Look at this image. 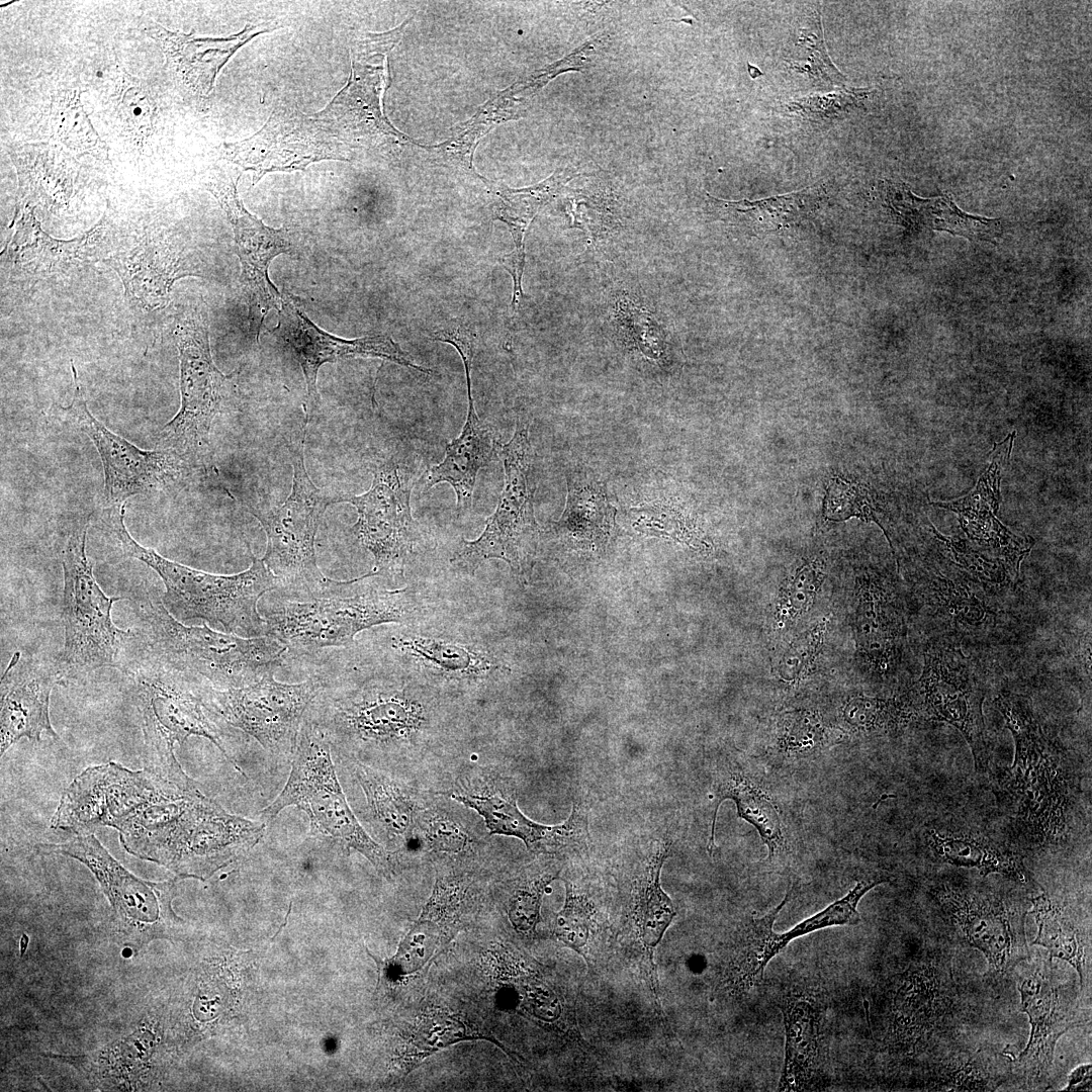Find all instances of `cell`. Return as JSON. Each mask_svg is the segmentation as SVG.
Here are the masks:
<instances>
[{
    "label": "cell",
    "mask_w": 1092,
    "mask_h": 1092,
    "mask_svg": "<svg viewBox=\"0 0 1092 1092\" xmlns=\"http://www.w3.org/2000/svg\"><path fill=\"white\" fill-rule=\"evenodd\" d=\"M113 828L128 853L204 881L257 845L266 823L229 813L197 783L161 780Z\"/></svg>",
    "instance_id": "1"
},
{
    "label": "cell",
    "mask_w": 1092,
    "mask_h": 1092,
    "mask_svg": "<svg viewBox=\"0 0 1092 1092\" xmlns=\"http://www.w3.org/2000/svg\"><path fill=\"white\" fill-rule=\"evenodd\" d=\"M994 705L1015 743L1013 764L999 780L1015 827L1035 845L1063 840L1070 832L1080 784L1070 758L1046 733L1027 698L1005 692Z\"/></svg>",
    "instance_id": "2"
},
{
    "label": "cell",
    "mask_w": 1092,
    "mask_h": 1092,
    "mask_svg": "<svg viewBox=\"0 0 1092 1092\" xmlns=\"http://www.w3.org/2000/svg\"><path fill=\"white\" fill-rule=\"evenodd\" d=\"M126 505L109 507L103 524L125 556L151 567L165 586L162 602L179 621L203 620L225 632L246 637L265 636L259 601L277 589V578L262 559L251 553V566L237 574H213L170 560L135 541L124 524Z\"/></svg>",
    "instance_id": "3"
},
{
    "label": "cell",
    "mask_w": 1092,
    "mask_h": 1092,
    "mask_svg": "<svg viewBox=\"0 0 1092 1092\" xmlns=\"http://www.w3.org/2000/svg\"><path fill=\"white\" fill-rule=\"evenodd\" d=\"M364 574L334 580L312 599H286L264 612L265 635L287 646L286 662L331 648L349 647L362 631L412 621L416 604L410 587L380 588Z\"/></svg>",
    "instance_id": "4"
},
{
    "label": "cell",
    "mask_w": 1092,
    "mask_h": 1092,
    "mask_svg": "<svg viewBox=\"0 0 1092 1092\" xmlns=\"http://www.w3.org/2000/svg\"><path fill=\"white\" fill-rule=\"evenodd\" d=\"M126 673L142 716L148 770L180 785L195 783L175 756V745H182L190 736L208 739L233 763L225 748L223 721L205 707L195 677L152 653L130 664Z\"/></svg>",
    "instance_id": "5"
},
{
    "label": "cell",
    "mask_w": 1092,
    "mask_h": 1092,
    "mask_svg": "<svg viewBox=\"0 0 1092 1092\" xmlns=\"http://www.w3.org/2000/svg\"><path fill=\"white\" fill-rule=\"evenodd\" d=\"M141 611L150 631V652L214 688L249 686L286 662L287 646L271 636L243 637L207 625L187 626L161 599L151 597Z\"/></svg>",
    "instance_id": "6"
},
{
    "label": "cell",
    "mask_w": 1092,
    "mask_h": 1092,
    "mask_svg": "<svg viewBox=\"0 0 1092 1092\" xmlns=\"http://www.w3.org/2000/svg\"><path fill=\"white\" fill-rule=\"evenodd\" d=\"M304 812L312 830L365 856L386 877L394 871V854L378 843L360 824L337 776L332 747L320 727L306 715L291 755V770L279 795L260 812L273 821L287 807Z\"/></svg>",
    "instance_id": "7"
},
{
    "label": "cell",
    "mask_w": 1092,
    "mask_h": 1092,
    "mask_svg": "<svg viewBox=\"0 0 1092 1092\" xmlns=\"http://www.w3.org/2000/svg\"><path fill=\"white\" fill-rule=\"evenodd\" d=\"M307 423L301 437L289 443L293 475L285 502L247 505V511L258 520L267 536L266 552L261 559L277 578V589L296 601L312 599L331 581L317 566L314 542L327 508L337 503L339 494L318 488L307 473L304 462Z\"/></svg>",
    "instance_id": "8"
},
{
    "label": "cell",
    "mask_w": 1092,
    "mask_h": 1092,
    "mask_svg": "<svg viewBox=\"0 0 1092 1092\" xmlns=\"http://www.w3.org/2000/svg\"><path fill=\"white\" fill-rule=\"evenodd\" d=\"M173 336L180 362V407L160 433V448L174 451L192 472L212 466L213 420L236 398L234 374H223L210 351L207 313L195 305L178 315Z\"/></svg>",
    "instance_id": "9"
},
{
    "label": "cell",
    "mask_w": 1092,
    "mask_h": 1092,
    "mask_svg": "<svg viewBox=\"0 0 1092 1092\" xmlns=\"http://www.w3.org/2000/svg\"><path fill=\"white\" fill-rule=\"evenodd\" d=\"M88 527L86 522L75 530L62 551L65 640L57 664L64 676L117 666L120 651L134 636L112 621V606L123 598L108 597L99 586L86 552Z\"/></svg>",
    "instance_id": "10"
},
{
    "label": "cell",
    "mask_w": 1092,
    "mask_h": 1092,
    "mask_svg": "<svg viewBox=\"0 0 1092 1092\" xmlns=\"http://www.w3.org/2000/svg\"><path fill=\"white\" fill-rule=\"evenodd\" d=\"M497 455L504 465L505 484L495 511L487 518L481 535L472 541L462 539L450 559L451 564L470 574L489 559L503 560L515 573L522 574L530 568L536 548V484L527 419H518L512 439L498 445Z\"/></svg>",
    "instance_id": "11"
},
{
    "label": "cell",
    "mask_w": 1092,
    "mask_h": 1092,
    "mask_svg": "<svg viewBox=\"0 0 1092 1092\" xmlns=\"http://www.w3.org/2000/svg\"><path fill=\"white\" fill-rule=\"evenodd\" d=\"M197 681L209 711L277 755H292L304 716L323 689L322 679L312 673L296 684L279 682L271 673L249 686L230 689Z\"/></svg>",
    "instance_id": "12"
},
{
    "label": "cell",
    "mask_w": 1092,
    "mask_h": 1092,
    "mask_svg": "<svg viewBox=\"0 0 1092 1092\" xmlns=\"http://www.w3.org/2000/svg\"><path fill=\"white\" fill-rule=\"evenodd\" d=\"M373 475L366 492L339 493L337 504H350L357 511L353 532L374 558L373 568L366 574L395 580L402 578L418 538L411 509L414 476L406 465L394 459L377 466Z\"/></svg>",
    "instance_id": "13"
},
{
    "label": "cell",
    "mask_w": 1092,
    "mask_h": 1092,
    "mask_svg": "<svg viewBox=\"0 0 1092 1092\" xmlns=\"http://www.w3.org/2000/svg\"><path fill=\"white\" fill-rule=\"evenodd\" d=\"M71 368L74 393L71 403L61 406V411L91 440L99 454L107 507L126 505L134 495L161 490L192 473L174 451L141 449L97 420L88 408L73 363Z\"/></svg>",
    "instance_id": "14"
},
{
    "label": "cell",
    "mask_w": 1092,
    "mask_h": 1092,
    "mask_svg": "<svg viewBox=\"0 0 1092 1092\" xmlns=\"http://www.w3.org/2000/svg\"><path fill=\"white\" fill-rule=\"evenodd\" d=\"M390 49L370 35L352 50L351 74L346 86L312 117L331 136L353 148H378L404 142L384 116L382 96L388 86L386 53Z\"/></svg>",
    "instance_id": "15"
},
{
    "label": "cell",
    "mask_w": 1092,
    "mask_h": 1092,
    "mask_svg": "<svg viewBox=\"0 0 1092 1092\" xmlns=\"http://www.w3.org/2000/svg\"><path fill=\"white\" fill-rule=\"evenodd\" d=\"M918 679L920 710L929 720L957 728L968 742L978 772L988 769L990 750L983 715L985 688L975 664L948 642H930Z\"/></svg>",
    "instance_id": "16"
},
{
    "label": "cell",
    "mask_w": 1092,
    "mask_h": 1092,
    "mask_svg": "<svg viewBox=\"0 0 1092 1092\" xmlns=\"http://www.w3.org/2000/svg\"><path fill=\"white\" fill-rule=\"evenodd\" d=\"M238 180L239 175L216 169L207 175L204 186L233 229L241 264V288L250 327L258 340L267 313L278 311L282 305V294L269 278V266L277 256L291 252L292 242L287 229L268 226L245 207L237 190Z\"/></svg>",
    "instance_id": "17"
},
{
    "label": "cell",
    "mask_w": 1092,
    "mask_h": 1092,
    "mask_svg": "<svg viewBox=\"0 0 1092 1092\" xmlns=\"http://www.w3.org/2000/svg\"><path fill=\"white\" fill-rule=\"evenodd\" d=\"M351 149L298 110L276 109L249 138L218 147L222 159L253 173V184L272 172L304 170L325 160H348Z\"/></svg>",
    "instance_id": "18"
},
{
    "label": "cell",
    "mask_w": 1092,
    "mask_h": 1092,
    "mask_svg": "<svg viewBox=\"0 0 1092 1092\" xmlns=\"http://www.w3.org/2000/svg\"><path fill=\"white\" fill-rule=\"evenodd\" d=\"M449 796L477 812L490 834L516 837L532 852L552 854L586 845L587 814L581 804L574 803L561 824H540L520 810L515 788L492 775L459 780Z\"/></svg>",
    "instance_id": "19"
},
{
    "label": "cell",
    "mask_w": 1092,
    "mask_h": 1092,
    "mask_svg": "<svg viewBox=\"0 0 1092 1092\" xmlns=\"http://www.w3.org/2000/svg\"><path fill=\"white\" fill-rule=\"evenodd\" d=\"M39 847L42 851L70 856L85 864L125 927L138 932H159L177 918L171 907L174 882L153 883L133 876L93 833L77 835L60 844L41 843Z\"/></svg>",
    "instance_id": "20"
},
{
    "label": "cell",
    "mask_w": 1092,
    "mask_h": 1092,
    "mask_svg": "<svg viewBox=\"0 0 1092 1092\" xmlns=\"http://www.w3.org/2000/svg\"><path fill=\"white\" fill-rule=\"evenodd\" d=\"M932 895L967 942L982 951L996 972L1006 973L1029 958L1026 912L1007 898L949 885L932 889Z\"/></svg>",
    "instance_id": "21"
},
{
    "label": "cell",
    "mask_w": 1092,
    "mask_h": 1092,
    "mask_svg": "<svg viewBox=\"0 0 1092 1092\" xmlns=\"http://www.w3.org/2000/svg\"><path fill=\"white\" fill-rule=\"evenodd\" d=\"M271 333L298 362L311 408L320 402L316 379L325 363L354 357L378 358L428 375L432 373V370L416 364L389 336L374 335L348 340L323 331L286 290L282 294L277 325Z\"/></svg>",
    "instance_id": "22"
},
{
    "label": "cell",
    "mask_w": 1092,
    "mask_h": 1092,
    "mask_svg": "<svg viewBox=\"0 0 1092 1092\" xmlns=\"http://www.w3.org/2000/svg\"><path fill=\"white\" fill-rule=\"evenodd\" d=\"M1018 991L1031 1029L1023 1051L1009 1057L1015 1072L1031 1082L1042 1081L1049 1077L1059 1038L1090 1020L1080 1007L1075 988L1056 983L1050 966L1039 967L1024 977L1018 983Z\"/></svg>",
    "instance_id": "23"
},
{
    "label": "cell",
    "mask_w": 1092,
    "mask_h": 1092,
    "mask_svg": "<svg viewBox=\"0 0 1092 1092\" xmlns=\"http://www.w3.org/2000/svg\"><path fill=\"white\" fill-rule=\"evenodd\" d=\"M104 262L119 275L127 297L149 309L167 303L176 280L203 276L190 249L159 232H141L120 240Z\"/></svg>",
    "instance_id": "24"
},
{
    "label": "cell",
    "mask_w": 1092,
    "mask_h": 1092,
    "mask_svg": "<svg viewBox=\"0 0 1092 1092\" xmlns=\"http://www.w3.org/2000/svg\"><path fill=\"white\" fill-rule=\"evenodd\" d=\"M17 218L2 259L10 271L20 277H52L104 261L114 244L103 221L80 237L59 240L41 230L32 207L22 208Z\"/></svg>",
    "instance_id": "25"
},
{
    "label": "cell",
    "mask_w": 1092,
    "mask_h": 1092,
    "mask_svg": "<svg viewBox=\"0 0 1092 1092\" xmlns=\"http://www.w3.org/2000/svg\"><path fill=\"white\" fill-rule=\"evenodd\" d=\"M58 664L16 651L1 676L0 753L25 737L39 741L42 733L57 738L50 719L53 688L63 681Z\"/></svg>",
    "instance_id": "26"
},
{
    "label": "cell",
    "mask_w": 1092,
    "mask_h": 1092,
    "mask_svg": "<svg viewBox=\"0 0 1092 1092\" xmlns=\"http://www.w3.org/2000/svg\"><path fill=\"white\" fill-rule=\"evenodd\" d=\"M470 880L464 876L439 878L419 918L385 962L386 979L396 982L430 964L453 939L469 900Z\"/></svg>",
    "instance_id": "27"
},
{
    "label": "cell",
    "mask_w": 1092,
    "mask_h": 1092,
    "mask_svg": "<svg viewBox=\"0 0 1092 1092\" xmlns=\"http://www.w3.org/2000/svg\"><path fill=\"white\" fill-rule=\"evenodd\" d=\"M272 21L247 24L241 31L220 37L199 36L169 30L150 21L145 31L163 51L168 67L179 84L197 97H207L222 67L255 36L277 29Z\"/></svg>",
    "instance_id": "28"
},
{
    "label": "cell",
    "mask_w": 1092,
    "mask_h": 1092,
    "mask_svg": "<svg viewBox=\"0 0 1092 1092\" xmlns=\"http://www.w3.org/2000/svg\"><path fill=\"white\" fill-rule=\"evenodd\" d=\"M785 1026V1060L778 1089L799 1091L810 1087L824 1063L826 1008L818 995L792 990L779 1002Z\"/></svg>",
    "instance_id": "29"
},
{
    "label": "cell",
    "mask_w": 1092,
    "mask_h": 1092,
    "mask_svg": "<svg viewBox=\"0 0 1092 1092\" xmlns=\"http://www.w3.org/2000/svg\"><path fill=\"white\" fill-rule=\"evenodd\" d=\"M339 758L362 791L367 821L374 831L389 845H405L415 833L420 810L415 791L385 771Z\"/></svg>",
    "instance_id": "30"
},
{
    "label": "cell",
    "mask_w": 1092,
    "mask_h": 1092,
    "mask_svg": "<svg viewBox=\"0 0 1092 1092\" xmlns=\"http://www.w3.org/2000/svg\"><path fill=\"white\" fill-rule=\"evenodd\" d=\"M498 445L491 429L477 415L473 399L468 400L462 431L447 444L443 461L429 469L427 489L446 482L455 491L458 514L469 510L477 474L497 454Z\"/></svg>",
    "instance_id": "31"
},
{
    "label": "cell",
    "mask_w": 1092,
    "mask_h": 1092,
    "mask_svg": "<svg viewBox=\"0 0 1092 1092\" xmlns=\"http://www.w3.org/2000/svg\"><path fill=\"white\" fill-rule=\"evenodd\" d=\"M855 627L859 650L870 667L882 674L894 670L903 622L893 594L874 579L858 583Z\"/></svg>",
    "instance_id": "32"
},
{
    "label": "cell",
    "mask_w": 1092,
    "mask_h": 1092,
    "mask_svg": "<svg viewBox=\"0 0 1092 1092\" xmlns=\"http://www.w3.org/2000/svg\"><path fill=\"white\" fill-rule=\"evenodd\" d=\"M886 201L908 229L946 231L970 240L992 241L1002 233L1000 220L968 214L949 196L921 198L904 183L885 182Z\"/></svg>",
    "instance_id": "33"
},
{
    "label": "cell",
    "mask_w": 1092,
    "mask_h": 1092,
    "mask_svg": "<svg viewBox=\"0 0 1092 1092\" xmlns=\"http://www.w3.org/2000/svg\"><path fill=\"white\" fill-rule=\"evenodd\" d=\"M385 647L395 658L419 663L444 678L478 679L502 668L491 655L476 647L411 632L391 633Z\"/></svg>",
    "instance_id": "34"
},
{
    "label": "cell",
    "mask_w": 1092,
    "mask_h": 1092,
    "mask_svg": "<svg viewBox=\"0 0 1092 1092\" xmlns=\"http://www.w3.org/2000/svg\"><path fill=\"white\" fill-rule=\"evenodd\" d=\"M651 845L637 882L633 917L644 951L651 989L660 1008L654 952L676 912L660 884L661 869L670 854L671 842L659 839Z\"/></svg>",
    "instance_id": "35"
},
{
    "label": "cell",
    "mask_w": 1092,
    "mask_h": 1092,
    "mask_svg": "<svg viewBox=\"0 0 1092 1092\" xmlns=\"http://www.w3.org/2000/svg\"><path fill=\"white\" fill-rule=\"evenodd\" d=\"M926 841L934 856L950 866L974 869L984 877L999 874L1019 883L1030 880L1017 851L981 832L933 828Z\"/></svg>",
    "instance_id": "36"
},
{
    "label": "cell",
    "mask_w": 1092,
    "mask_h": 1092,
    "mask_svg": "<svg viewBox=\"0 0 1092 1092\" xmlns=\"http://www.w3.org/2000/svg\"><path fill=\"white\" fill-rule=\"evenodd\" d=\"M796 891L794 885L774 909L761 917L747 919L739 927L724 975V982L731 992L745 993L759 985L767 964L785 948L781 933L775 931L774 925Z\"/></svg>",
    "instance_id": "37"
},
{
    "label": "cell",
    "mask_w": 1092,
    "mask_h": 1092,
    "mask_svg": "<svg viewBox=\"0 0 1092 1092\" xmlns=\"http://www.w3.org/2000/svg\"><path fill=\"white\" fill-rule=\"evenodd\" d=\"M566 480V504L555 524L557 531L575 542L600 546L608 538L615 513L604 484L582 469L570 471Z\"/></svg>",
    "instance_id": "38"
},
{
    "label": "cell",
    "mask_w": 1092,
    "mask_h": 1092,
    "mask_svg": "<svg viewBox=\"0 0 1092 1092\" xmlns=\"http://www.w3.org/2000/svg\"><path fill=\"white\" fill-rule=\"evenodd\" d=\"M822 195L823 190L818 186L754 201H726L709 194L708 197L722 219L755 232H772L809 217L818 208Z\"/></svg>",
    "instance_id": "39"
},
{
    "label": "cell",
    "mask_w": 1092,
    "mask_h": 1092,
    "mask_svg": "<svg viewBox=\"0 0 1092 1092\" xmlns=\"http://www.w3.org/2000/svg\"><path fill=\"white\" fill-rule=\"evenodd\" d=\"M489 1040L506 1052L505 1046L488 1031L460 1013L443 1007H431L424 1011L411 1028L402 1052L406 1073L419 1066L429 1056L463 1040Z\"/></svg>",
    "instance_id": "40"
},
{
    "label": "cell",
    "mask_w": 1092,
    "mask_h": 1092,
    "mask_svg": "<svg viewBox=\"0 0 1092 1092\" xmlns=\"http://www.w3.org/2000/svg\"><path fill=\"white\" fill-rule=\"evenodd\" d=\"M717 798L708 843L710 854L715 849V823L718 809L720 804L727 799L734 802L737 816L756 829L762 843L767 847L769 857L782 848L784 833L778 809L770 797L747 776L741 772H731L726 776L718 785Z\"/></svg>",
    "instance_id": "41"
},
{
    "label": "cell",
    "mask_w": 1092,
    "mask_h": 1092,
    "mask_svg": "<svg viewBox=\"0 0 1092 1092\" xmlns=\"http://www.w3.org/2000/svg\"><path fill=\"white\" fill-rule=\"evenodd\" d=\"M909 969L903 974L904 984L899 987L893 1007V1032L900 1043L915 1044L932 1027L936 1019L935 985L933 969ZM935 971V970H934ZM919 1041V1040H918Z\"/></svg>",
    "instance_id": "42"
},
{
    "label": "cell",
    "mask_w": 1092,
    "mask_h": 1092,
    "mask_svg": "<svg viewBox=\"0 0 1092 1092\" xmlns=\"http://www.w3.org/2000/svg\"><path fill=\"white\" fill-rule=\"evenodd\" d=\"M1031 914L1037 924V935L1032 945L1048 949L1049 959H1061L1070 964L1080 977L1084 987L1085 948L1082 933L1066 910L1046 893L1031 898Z\"/></svg>",
    "instance_id": "43"
},
{
    "label": "cell",
    "mask_w": 1092,
    "mask_h": 1092,
    "mask_svg": "<svg viewBox=\"0 0 1092 1092\" xmlns=\"http://www.w3.org/2000/svg\"><path fill=\"white\" fill-rule=\"evenodd\" d=\"M914 717L913 708L901 700L864 695L850 697L840 711L845 727L863 735L898 731Z\"/></svg>",
    "instance_id": "44"
},
{
    "label": "cell",
    "mask_w": 1092,
    "mask_h": 1092,
    "mask_svg": "<svg viewBox=\"0 0 1092 1092\" xmlns=\"http://www.w3.org/2000/svg\"><path fill=\"white\" fill-rule=\"evenodd\" d=\"M927 590L934 611L959 630L981 631L991 623L987 602L968 584L946 577H932Z\"/></svg>",
    "instance_id": "45"
},
{
    "label": "cell",
    "mask_w": 1092,
    "mask_h": 1092,
    "mask_svg": "<svg viewBox=\"0 0 1092 1092\" xmlns=\"http://www.w3.org/2000/svg\"><path fill=\"white\" fill-rule=\"evenodd\" d=\"M560 870L545 868L522 876L508 900V917L521 933L532 934L541 920V905L548 886L558 878Z\"/></svg>",
    "instance_id": "46"
},
{
    "label": "cell",
    "mask_w": 1092,
    "mask_h": 1092,
    "mask_svg": "<svg viewBox=\"0 0 1092 1092\" xmlns=\"http://www.w3.org/2000/svg\"><path fill=\"white\" fill-rule=\"evenodd\" d=\"M888 882L885 877L862 879L840 899L832 902L823 910L796 924L790 930L781 933L785 947L793 939L832 926L855 925L860 921L857 905L861 898L876 886Z\"/></svg>",
    "instance_id": "47"
},
{
    "label": "cell",
    "mask_w": 1092,
    "mask_h": 1092,
    "mask_svg": "<svg viewBox=\"0 0 1092 1092\" xmlns=\"http://www.w3.org/2000/svg\"><path fill=\"white\" fill-rule=\"evenodd\" d=\"M564 904L555 916L553 933L558 940L586 960L583 948L589 937L596 908L588 895L573 883L564 880Z\"/></svg>",
    "instance_id": "48"
},
{
    "label": "cell",
    "mask_w": 1092,
    "mask_h": 1092,
    "mask_svg": "<svg viewBox=\"0 0 1092 1092\" xmlns=\"http://www.w3.org/2000/svg\"><path fill=\"white\" fill-rule=\"evenodd\" d=\"M827 740V731L820 715L811 710L785 713L779 722L778 748L790 757L809 755L819 750Z\"/></svg>",
    "instance_id": "49"
},
{
    "label": "cell",
    "mask_w": 1092,
    "mask_h": 1092,
    "mask_svg": "<svg viewBox=\"0 0 1092 1092\" xmlns=\"http://www.w3.org/2000/svg\"><path fill=\"white\" fill-rule=\"evenodd\" d=\"M824 572L817 561L806 563L782 587L777 604L776 618L780 626H786L808 612L822 585Z\"/></svg>",
    "instance_id": "50"
},
{
    "label": "cell",
    "mask_w": 1092,
    "mask_h": 1092,
    "mask_svg": "<svg viewBox=\"0 0 1092 1092\" xmlns=\"http://www.w3.org/2000/svg\"><path fill=\"white\" fill-rule=\"evenodd\" d=\"M418 825L426 845L435 852L458 855L468 851L473 844L466 827L441 809L419 810Z\"/></svg>",
    "instance_id": "51"
},
{
    "label": "cell",
    "mask_w": 1092,
    "mask_h": 1092,
    "mask_svg": "<svg viewBox=\"0 0 1092 1092\" xmlns=\"http://www.w3.org/2000/svg\"><path fill=\"white\" fill-rule=\"evenodd\" d=\"M824 516L829 521L841 522L857 517L866 522L877 523L887 533L872 506L868 491L860 485L839 477L832 478L824 500Z\"/></svg>",
    "instance_id": "52"
},
{
    "label": "cell",
    "mask_w": 1092,
    "mask_h": 1092,
    "mask_svg": "<svg viewBox=\"0 0 1092 1092\" xmlns=\"http://www.w3.org/2000/svg\"><path fill=\"white\" fill-rule=\"evenodd\" d=\"M947 546L953 560L963 567L976 582L990 585L992 588L1007 587L1015 580L1008 565L1000 559H988L973 551L959 540L939 536Z\"/></svg>",
    "instance_id": "53"
},
{
    "label": "cell",
    "mask_w": 1092,
    "mask_h": 1092,
    "mask_svg": "<svg viewBox=\"0 0 1092 1092\" xmlns=\"http://www.w3.org/2000/svg\"><path fill=\"white\" fill-rule=\"evenodd\" d=\"M826 623L818 622L789 645L778 664L781 679L797 682L805 677L823 644Z\"/></svg>",
    "instance_id": "54"
},
{
    "label": "cell",
    "mask_w": 1092,
    "mask_h": 1092,
    "mask_svg": "<svg viewBox=\"0 0 1092 1092\" xmlns=\"http://www.w3.org/2000/svg\"><path fill=\"white\" fill-rule=\"evenodd\" d=\"M73 103L74 100L58 102L55 113L50 118L53 136L67 147L82 151L91 150L97 145L99 139L90 126L79 102L70 117Z\"/></svg>",
    "instance_id": "55"
},
{
    "label": "cell",
    "mask_w": 1092,
    "mask_h": 1092,
    "mask_svg": "<svg viewBox=\"0 0 1092 1092\" xmlns=\"http://www.w3.org/2000/svg\"><path fill=\"white\" fill-rule=\"evenodd\" d=\"M115 108L127 131L142 136L149 134L153 125L155 104L143 88L138 85L122 86Z\"/></svg>",
    "instance_id": "56"
},
{
    "label": "cell",
    "mask_w": 1092,
    "mask_h": 1092,
    "mask_svg": "<svg viewBox=\"0 0 1092 1092\" xmlns=\"http://www.w3.org/2000/svg\"><path fill=\"white\" fill-rule=\"evenodd\" d=\"M863 90H844L827 95L803 97L791 104V109L804 113L812 119L832 118L856 105L866 95Z\"/></svg>",
    "instance_id": "57"
},
{
    "label": "cell",
    "mask_w": 1092,
    "mask_h": 1092,
    "mask_svg": "<svg viewBox=\"0 0 1092 1092\" xmlns=\"http://www.w3.org/2000/svg\"><path fill=\"white\" fill-rule=\"evenodd\" d=\"M822 36L820 20L817 21L815 29H801L799 46L805 47L809 52L808 61L810 64L800 71L808 72L812 76H819V78L830 83H841L845 81V78L829 59Z\"/></svg>",
    "instance_id": "58"
},
{
    "label": "cell",
    "mask_w": 1092,
    "mask_h": 1092,
    "mask_svg": "<svg viewBox=\"0 0 1092 1092\" xmlns=\"http://www.w3.org/2000/svg\"><path fill=\"white\" fill-rule=\"evenodd\" d=\"M430 338L434 341L448 343L458 351L464 365L467 385V397L468 400H471L473 398L471 390V369L473 358L477 348L476 331L472 326L458 325L435 331L431 334Z\"/></svg>",
    "instance_id": "59"
},
{
    "label": "cell",
    "mask_w": 1092,
    "mask_h": 1092,
    "mask_svg": "<svg viewBox=\"0 0 1092 1092\" xmlns=\"http://www.w3.org/2000/svg\"><path fill=\"white\" fill-rule=\"evenodd\" d=\"M1091 1071L1090 1064H1084L1073 1070L1068 1078V1085L1065 1088L1066 1091H1079L1090 1090L1091 1088Z\"/></svg>",
    "instance_id": "60"
}]
</instances>
